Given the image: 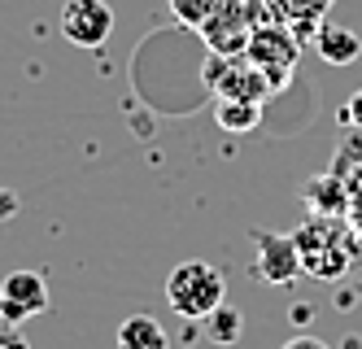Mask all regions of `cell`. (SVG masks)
<instances>
[{"label": "cell", "instance_id": "1", "mask_svg": "<svg viewBox=\"0 0 362 349\" xmlns=\"http://www.w3.org/2000/svg\"><path fill=\"white\" fill-rule=\"evenodd\" d=\"M166 302L179 319L188 324H205L223 302H227V275L218 271L214 262H179L175 271L166 275Z\"/></svg>", "mask_w": 362, "mask_h": 349}, {"label": "cell", "instance_id": "6", "mask_svg": "<svg viewBox=\"0 0 362 349\" xmlns=\"http://www.w3.org/2000/svg\"><path fill=\"white\" fill-rule=\"evenodd\" d=\"M62 35L74 48H100L114 35L110 0H66L62 5Z\"/></svg>", "mask_w": 362, "mask_h": 349}, {"label": "cell", "instance_id": "14", "mask_svg": "<svg viewBox=\"0 0 362 349\" xmlns=\"http://www.w3.org/2000/svg\"><path fill=\"white\" fill-rule=\"evenodd\" d=\"M166 5H170V13L184 22V26H201L218 5H227V0H166Z\"/></svg>", "mask_w": 362, "mask_h": 349}, {"label": "cell", "instance_id": "9", "mask_svg": "<svg viewBox=\"0 0 362 349\" xmlns=\"http://www.w3.org/2000/svg\"><path fill=\"white\" fill-rule=\"evenodd\" d=\"M271 9H275V18L288 26L301 44H310V40H315V31L323 26L332 0H271Z\"/></svg>", "mask_w": 362, "mask_h": 349}, {"label": "cell", "instance_id": "17", "mask_svg": "<svg viewBox=\"0 0 362 349\" xmlns=\"http://www.w3.org/2000/svg\"><path fill=\"white\" fill-rule=\"evenodd\" d=\"M279 349H332V345H323L319 336H293L288 345H279Z\"/></svg>", "mask_w": 362, "mask_h": 349}, {"label": "cell", "instance_id": "12", "mask_svg": "<svg viewBox=\"0 0 362 349\" xmlns=\"http://www.w3.org/2000/svg\"><path fill=\"white\" fill-rule=\"evenodd\" d=\"M214 118L227 136H249V131L262 122V105L236 101V96H214Z\"/></svg>", "mask_w": 362, "mask_h": 349}, {"label": "cell", "instance_id": "7", "mask_svg": "<svg viewBox=\"0 0 362 349\" xmlns=\"http://www.w3.org/2000/svg\"><path fill=\"white\" fill-rule=\"evenodd\" d=\"M257 240V258H253V271L262 284L271 288H284V284H293L301 275V253H297V240L293 231L284 236V231H253Z\"/></svg>", "mask_w": 362, "mask_h": 349}, {"label": "cell", "instance_id": "15", "mask_svg": "<svg viewBox=\"0 0 362 349\" xmlns=\"http://www.w3.org/2000/svg\"><path fill=\"white\" fill-rule=\"evenodd\" d=\"M0 349H31V341L22 336L13 324H0Z\"/></svg>", "mask_w": 362, "mask_h": 349}, {"label": "cell", "instance_id": "4", "mask_svg": "<svg viewBox=\"0 0 362 349\" xmlns=\"http://www.w3.org/2000/svg\"><path fill=\"white\" fill-rule=\"evenodd\" d=\"M245 57H249L253 66H262L271 92H284V88H288V79H293L297 57H301V40H297L284 22L271 18V22H262V26L253 31L249 48H245Z\"/></svg>", "mask_w": 362, "mask_h": 349}, {"label": "cell", "instance_id": "16", "mask_svg": "<svg viewBox=\"0 0 362 349\" xmlns=\"http://www.w3.org/2000/svg\"><path fill=\"white\" fill-rule=\"evenodd\" d=\"M341 118L349 122V127H362V88L349 96V105H345V110H341Z\"/></svg>", "mask_w": 362, "mask_h": 349}, {"label": "cell", "instance_id": "18", "mask_svg": "<svg viewBox=\"0 0 362 349\" xmlns=\"http://www.w3.org/2000/svg\"><path fill=\"white\" fill-rule=\"evenodd\" d=\"M18 214V197L13 193H0V219H13Z\"/></svg>", "mask_w": 362, "mask_h": 349}, {"label": "cell", "instance_id": "10", "mask_svg": "<svg viewBox=\"0 0 362 349\" xmlns=\"http://www.w3.org/2000/svg\"><path fill=\"white\" fill-rule=\"evenodd\" d=\"M310 44H315V52H319L327 66H354V62L362 57V40L349 31V26H332V22H323Z\"/></svg>", "mask_w": 362, "mask_h": 349}, {"label": "cell", "instance_id": "3", "mask_svg": "<svg viewBox=\"0 0 362 349\" xmlns=\"http://www.w3.org/2000/svg\"><path fill=\"white\" fill-rule=\"evenodd\" d=\"M297 240V253H301V275H315V280H341L345 266H349V249L336 240V227L327 214H315L310 223H301L293 231Z\"/></svg>", "mask_w": 362, "mask_h": 349}, {"label": "cell", "instance_id": "5", "mask_svg": "<svg viewBox=\"0 0 362 349\" xmlns=\"http://www.w3.org/2000/svg\"><path fill=\"white\" fill-rule=\"evenodd\" d=\"M205 84L214 88V96H236V101H253V105H262L271 96L262 66H253L249 57H218V52H210Z\"/></svg>", "mask_w": 362, "mask_h": 349}, {"label": "cell", "instance_id": "2", "mask_svg": "<svg viewBox=\"0 0 362 349\" xmlns=\"http://www.w3.org/2000/svg\"><path fill=\"white\" fill-rule=\"evenodd\" d=\"M275 9L271 0H227V5H218L210 18H205L197 31L205 40V48L218 52V57H245V48L253 40V31L262 22H271ZM279 22V18H275Z\"/></svg>", "mask_w": 362, "mask_h": 349}, {"label": "cell", "instance_id": "11", "mask_svg": "<svg viewBox=\"0 0 362 349\" xmlns=\"http://www.w3.org/2000/svg\"><path fill=\"white\" fill-rule=\"evenodd\" d=\"M118 349H170V336L153 314H132L118 324Z\"/></svg>", "mask_w": 362, "mask_h": 349}, {"label": "cell", "instance_id": "13", "mask_svg": "<svg viewBox=\"0 0 362 349\" xmlns=\"http://www.w3.org/2000/svg\"><path fill=\"white\" fill-rule=\"evenodd\" d=\"M205 336H210L214 345H236L240 336H245V314L236 310V306H218L210 319H205Z\"/></svg>", "mask_w": 362, "mask_h": 349}, {"label": "cell", "instance_id": "8", "mask_svg": "<svg viewBox=\"0 0 362 349\" xmlns=\"http://www.w3.org/2000/svg\"><path fill=\"white\" fill-rule=\"evenodd\" d=\"M48 310V284L40 271H13L0 284V324H27Z\"/></svg>", "mask_w": 362, "mask_h": 349}]
</instances>
